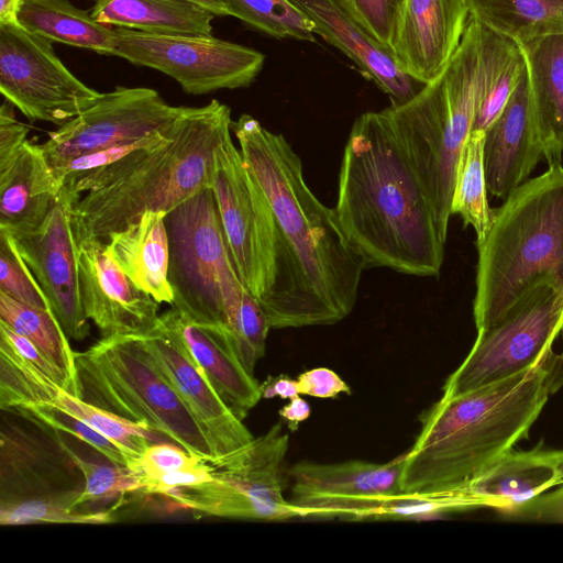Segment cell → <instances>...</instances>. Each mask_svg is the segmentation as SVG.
Wrapping results in <instances>:
<instances>
[{"label":"cell","mask_w":563,"mask_h":563,"mask_svg":"<svg viewBox=\"0 0 563 563\" xmlns=\"http://www.w3.org/2000/svg\"><path fill=\"white\" fill-rule=\"evenodd\" d=\"M69 454L81 471L85 481L84 488L75 501L76 507L144 489V476L128 465H101L87 462L73 452Z\"/></svg>","instance_id":"cell-35"},{"label":"cell","mask_w":563,"mask_h":563,"mask_svg":"<svg viewBox=\"0 0 563 563\" xmlns=\"http://www.w3.org/2000/svg\"><path fill=\"white\" fill-rule=\"evenodd\" d=\"M465 0H404L393 54L422 84L435 79L457 49L470 21Z\"/></svg>","instance_id":"cell-20"},{"label":"cell","mask_w":563,"mask_h":563,"mask_svg":"<svg viewBox=\"0 0 563 563\" xmlns=\"http://www.w3.org/2000/svg\"><path fill=\"white\" fill-rule=\"evenodd\" d=\"M503 35L470 18L443 71L409 101L385 110L445 243L457 161L473 131Z\"/></svg>","instance_id":"cell-5"},{"label":"cell","mask_w":563,"mask_h":563,"mask_svg":"<svg viewBox=\"0 0 563 563\" xmlns=\"http://www.w3.org/2000/svg\"><path fill=\"white\" fill-rule=\"evenodd\" d=\"M140 335L158 369L205 431L216 461L238 452L254 439L243 420L219 397L181 342L158 318Z\"/></svg>","instance_id":"cell-18"},{"label":"cell","mask_w":563,"mask_h":563,"mask_svg":"<svg viewBox=\"0 0 563 563\" xmlns=\"http://www.w3.org/2000/svg\"><path fill=\"white\" fill-rule=\"evenodd\" d=\"M202 8L209 10L211 13L218 16H231L227 7L219 0H190Z\"/></svg>","instance_id":"cell-50"},{"label":"cell","mask_w":563,"mask_h":563,"mask_svg":"<svg viewBox=\"0 0 563 563\" xmlns=\"http://www.w3.org/2000/svg\"><path fill=\"white\" fill-rule=\"evenodd\" d=\"M542 158L526 66L504 110L485 131L484 165L488 192L505 200L529 179Z\"/></svg>","instance_id":"cell-21"},{"label":"cell","mask_w":563,"mask_h":563,"mask_svg":"<svg viewBox=\"0 0 563 563\" xmlns=\"http://www.w3.org/2000/svg\"><path fill=\"white\" fill-rule=\"evenodd\" d=\"M404 463L405 453L383 464L300 461L287 471L291 479L289 501L305 516L376 517L385 505L401 496Z\"/></svg>","instance_id":"cell-15"},{"label":"cell","mask_w":563,"mask_h":563,"mask_svg":"<svg viewBox=\"0 0 563 563\" xmlns=\"http://www.w3.org/2000/svg\"><path fill=\"white\" fill-rule=\"evenodd\" d=\"M0 321L29 339L79 387L75 352L68 342L69 338L51 310L20 302L0 291Z\"/></svg>","instance_id":"cell-32"},{"label":"cell","mask_w":563,"mask_h":563,"mask_svg":"<svg viewBox=\"0 0 563 563\" xmlns=\"http://www.w3.org/2000/svg\"><path fill=\"white\" fill-rule=\"evenodd\" d=\"M240 152L264 192L277 230L272 287L261 307L271 329L334 324L353 310L366 265L333 209L307 186L286 139L250 114L232 122Z\"/></svg>","instance_id":"cell-1"},{"label":"cell","mask_w":563,"mask_h":563,"mask_svg":"<svg viewBox=\"0 0 563 563\" xmlns=\"http://www.w3.org/2000/svg\"><path fill=\"white\" fill-rule=\"evenodd\" d=\"M530 84L537 136L548 165L563 156V33L518 44Z\"/></svg>","instance_id":"cell-25"},{"label":"cell","mask_w":563,"mask_h":563,"mask_svg":"<svg viewBox=\"0 0 563 563\" xmlns=\"http://www.w3.org/2000/svg\"><path fill=\"white\" fill-rule=\"evenodd\" d=\"M173 124L166 130L144 139L124 142L111 147L98 150L74 157L65 164L53 168L54 174L58 179L60 187H64L111 164L117 163L118 161L124 158L135 151L158 145L169 136Z\"/></svg>","instance_id":"cell-37"},{"label":"cell","mask_w":563,"mask_h":563,"mask_svg":"<svg viewBox=\"0 0 563 563\" xmlns=\"http://www.w3.org/2000/svg\"><path fill=\"white\" fill-rule=\"evenodd\" d=\"M165 224L170 307L225 335L247 290L232 262L212 189H202L166 213Z\"/></svg>","instance_id":"cell-8"},{"label":"cell","mask_w":563,"mask_h":563,"mask_svg":"<svg viewBox=\"0 0 563 563\" xmlns=\"http://www.w3.org/2000/svg\"><path fill=\"white\" fill-rule=\"evenodd\" d=\"M158 319L181 342L223 402L243 420L262 398V388L224 338L174 308L159 314Z\"/></svg>","instance_id":"cell-23"},{"label":"cell","mask_w":563,"mask_h":563,"mask_svg":"<svg viewBox=\"0 0 563 563\" xmlns=\"http://www.w3.org/2000/svg\"><path fill=\"white\" fill-rule=\"evenodd\" d=\"M211 189L238 276L261 305L273 284L277 230L269 203L231 135L214 151Z\"/></svg>","instance_id":"cell-11"},{"label":"cell","mask_w":563,"mask_h":563,"mask_svg":"<svg viewBox=\"0 0 563 563\" xmlns=\"http://www.w3.org/2000/svg\"><path fill=\"white\" fill-rule=\"evenodd\" d=\"M289 435L276 422L238 452L212 462V479L164 495L199 516L282 520L305 517L283 495Z\"/></svg>","instance_id":"cell-9"},{"label":"cell","mask_w":563,"mask_h":563,"mask_svg":"<svg viewBox=\"0 0 563 563\" xmlns=\"http://www.w3.org/2000/svg\"><path fill=\"white\" fill-rule=\"evenodd\" d=\"M183 110L184 106L167 103L155 89L118 86L48 132L47 140L38 145L55 168L74 157L164 131Z\"/></svg>","instance_id":"cell-14"},{"label":"cell","mask_w":563,"mask_h":563,"mask_svg":"<svg viewBox=\"0 0 563 563\" xmlns=\"http://www.w3.org/2000/svg\"><path fill=\"white\" fill-rule=\"evenodd\" d=\"M520 520L563 523V484L505 514Z\"/></svg>","instance_id":"cell-44"},{"label":"cell","mask_w":563,"mask_h":563,"mask_svg":"<svg viewBox=\"0 0 563 563\" xmlns=\"http://www.w3.org/2000/svg\"><path fill=\"white\" fill-rule=\"evenodd\" d=\"M114 56L158 70L194 96L246 88L265 62L261 52L214 36L163 35L124 27H114Z\"/></svg>","instance_id":"cell-12"},{"label":"cell","mask_w":563,"mask_h":563,"mask_svg":"<svg viewBox=\"0 0 563 563\" xmlns=\"http://www.w3.org/2000/svg\"><path fill=\"white\" fill-rule=\"evenodd\" d=\"M165 212L145 211L107 239L119 267L144 292L159 303H173L168 283L169 240Z\"/></svg>","instance_id":"cell-26"},{"label":"cell","mask_w":563,"mask_h":563,"mask_svg":"<svg viewBox=\"0 0 563 563\" xmlns=\"http://www.w3.org/2000/svg\"><path fill=\"white\" fill-rule=\"evenodd\" d=\"M20 411L30 413L55 430L73 434L96 449L113 464L129 465L126 456L112 441L85 422L60 410L47 406H33L21 409Z\"/></svg>","instance_id":"cell-39"},{"label":"cell","mask_w":563,"mask_h":563,"mask_svg":"<svg viewBox=\"0 0 563 563\" xmlns=\"http://www.w3.org/2000/svg\"><path fill=\"white\" fill-rule=\"evenodd\" d=\"M232 122L231 109L217 99L184 107L164 142L62 187L75 239L107 241L145 211L168 213L211 188L214 151Z\"/></svg>","instance_id":"cell-3"},{"label":"cell","mask_w":563,"mask_h":563,"mask_svg":"<svg viewBox=\"0 0 563 563\" xmlns=\"http://www.w3.org/2000/svg\"><path fill=\"white\" fill-rule=\"evenodd\" d=\"M288 1L313 23L316 34L347 56L389 97L391 106L409 101L424 86L407 75L393 51L369 37L335 0Z\"/></svg>","instance_id":"cell-22"},{"label":"cell","mask_w":563,"mask_h":563,"mask_svg":"<svg viewBox=\"0 0 563 563\" xmlns=\"http://www.w3.org/2000/svg\"><path fill=\"white\" fill-rule=\"evenodd\" d=\"M245 26L275 38L314 42L313 23L288 0H219Z\"/></svg>","instance_id":"cell-33"},{"label":"cell","mask_w":563,"mask_h":563,"mask_svg":"<svg viewBox=\"0 0 563 563\" xmlns=\"http://www.w3.org/2000/svg\"><path fill=\"white\" fill-rule=\"evenodd\" d=\"M14 241L66 335L75 341L85 340L90 324L80 299L68 206L59 198L38 229Z\"/></svg>","instance_id":"cell-17"},{"label":"cell","mask_w":563,"mask_h":563,"mask_svg":"<svg viewBox=\"0 0 563 563\" xmlns=\"http://www.w3.org/2000/svg\"><path fill=\"white\" fill-rule=\"evenodd\" d=\"M60 189L40 145L26 141L13 164L0 173V231L19 238L38 229Z\"/></svg>","instance_id":"cell-24"},{"label":"cell","mask_w":563,"mask_h":563,"mask_svg":"<svg viewBox=\"0 0 563 563\" xmlns=\"http://www.w3.org/2000/svg\"><path fill=\"white\" fill-rule=\"evenodd\" d=\"M23 376L22 409L47 406L85 422L112 441L130 467L157 440L156 432L68 393L36 367H26Z\"/></svg>","instance_id":"cell-27"},{"label":"cell","mask_w":563,"mask_h":563,"mask_svg":"<svg viewBox=\"0 0 563 563\" xmlns=\"http://www.w3.org/2000/svg\"><path fill=\"white\" fill-rule=\"evenodd\" d=\"M21 4L22 0H0V24H19Z\"/></svg>","instance_id":"cell-48"},{"label":"cell","mask_w":563,"mask_h":563,"mask_svg":"<svg viewBox=\"0 0 563 563\" xmlns=\"http://www.w3.org/2000/svg\"><path fill=\"white\" fill-rule=\"evenodd\" d=\"M333 211L366 268L439 275L445 243L385 110L362 113L354 121Z\"/></svg>","instance_id":"cell-2"},{"label":"cell","mask_w":563,"mask_h":563,"mask_svg":"<svg viewBox=\"0 0 563 563\" xmlns=\"http://www.w3.org/2000/svg\"><path fill=\"white\" fill-rule=\"evenodd\" d=\"M563 484V449L540 441L530 450L507 451L470 482L441 496L454 510L492 508L507 514Z\"/></svg>","instance_id":"cell-19"},{"label":"cell","mask_w":563,"mask_h":563,"mask_svg":"<svg viewBox=\"0 0 563 563\" xmlns=\"http://www.w3.org/2000/svg\"><path fill=\"white\" fill-rule=\"evenodd\" d=\"M0 338L5 340L23 360L35 366L68 393L80 397L79 387L63 369L54 365L29 339L16 333L2 321H0Z\"/></svg>","instance_id":"cell-41"},{"label":"cell","mask_w":563,"mask_h":563,"mask_svg":"<svg viewBox=\"0 0 563 563\" xmlns=\"http://www.w3.org/2000/svg\"><path fill=\"white\" fill-rule=\"evenodd\" d=\"M80 493L56 497H35L5 501L0 506L2 526L29 525L40 522L54 523H110L115 519L112 511L80 512L75 501Z\"/></svg>","instance_id":"cell-34"},{"label":"cell","mask_w":563,"mask_h":563,"mask_svg":"<svg viewBox=\"0 0 563 563\" xmlns=\"http://www.w3.org/2000/svg\"><path fill=\"white\" fill-rule=\"evenodd\" d=\"M484 144V131L470 133L457 161L451 199V214H459L464 227L473 228L476 242L485 236L494 218L487 199Z\"/></svg>","instance_id":"cell-31"},{"label":"cell","mask_w":563,"mask_h":563,"mask_svg":"<svg viewBox=\"0 0 563 563\" xmlns=\"http://www.w3.org/2000/svg\"><path fill=\"white\" fill-rule=\"evenodd\" d=\"M261 388L262 397L264 398L278 396L282 399H291L300 395L297 379H291L288 376L267 377V379L261 384Z\"/></svg>","instance_id":"cell-46"},{"label":"cell","mask_w":563,"mask_h":563,"mask_svg":"<svg viewBox=\"0 0 563 563\" xmlns=\"http://www.w3.org/2000/svg\"><path fill=\"white\" fill-rule=\"evenodd\" d=\"M75 240L82 308L101 338L142 334L151 329L161 303L137 288L119 267L107 241Z\"/></svg>","instance_id":"cell-16"},{"label":"cell","mask_w":563,"mask_h":563,"mask_svg":"<svg viewBox=\"0 0 563 563\" xmlns=\"http://www.w3.org/2000/svg\"><path fill=\"white\" fill-rule=\"evenodd\" d=\"M300 395L317 398H335L340 394H351L349 385L332 369L314 367L297 377Z\"/></svg>","instance_id":"cell-45"},{"label":"cell","mask_w":563,"mask_h":563,"mask_svg":"<svg viewBox=\"0 0 563 563\" xmlns=\"http://www.w3.org/2000/svg\"><path fill=\"white\" fill-rule=\"evenodd\" d=\"M212 479V465L209 462H201L189 466L164 473L154 477H144V489L146 494L166 495L178 488L189 487L206 483Z\"/></svg>","instance_id":"cell-43"},{"label":"cell","mask_w":563,"mask_h":563,"mask_svg":"<svg viewBox=\"0 0 563 563\" xmlns=\"http://www.w3.org/2000/svg\"><path fill=\"white\" fill-rule=\"evenodd\" d=\"M278 413L286 421L287 427L291 431H296L299 423L310 416V407L303 398L297 395L289 399L288 405L284 406Z\"/></svg>","instance_id":"cell-47"},{"label":"cell","mask_w":563,"mask_h":563,"mask_svg":"<svg viewBox=\"0 0 563 563\" xmlns=\"http://www.w3.org/2000/svg\"><path fill=\"white\" fill-rule=\"evenodd\" d=\"M550 377L552 382V389L555 393L563 386V350L559 354H552L548 361Z\"/></svg>","instance_id":"cell-49"},{"label":"cell","mask_w":563,"mask_h":563,"mask_svg":"<svg viewBox=\"0 0 563 563\" xmlns=\"http://www.w3.org/2000/svg\"><path fill=\"white\" fill-rule=\"evenodd\" d=\"M563 332V283L542 282L494 325L477 331L462 364L443 385L444 397L503 380L549 360Z\"/></svg>","instance_id":"cell-10"},{"label":"cell","mask_w":563,"mask_h":563,"mask_svg":"<svg viewBox=\"0 0 563 563\" xmlns=\"http://www.w3.org/2000/svg\"><path fill=\"white\" fill-rule=\"evenodd\" d=\"M203 461L202 457L191 454L178 444L155 442L145 449L132 468L139 471L144 477H154L194 466Z\"/></svg>","instance_id":"cell-40"},{"label":"cell","mask_w":563,"mask_h":563,"mask_svg":"<svg viewBox=\"0 0 563 563\" xmlns=\"http://www.w3.org/2000/svg\"><path fill=\"white\" fill-rule=\"evenodd\" d=\"M335 1L369 37L391 49L404 0Z\"/></svg>","instance_id":"cell-38"},{"label":"cell","mask_w":563,"mask_h":563,"mask_svg":"<svg viewBox=\"0 0 563 563\" xmlns=\"http://www.w3.org/2000/svg\"><path fill=\"white\" fill-rule=\"evenodd\" d=\"M13 108L5 99L0 107V173L13 164L30 131L29 126L16 120Z\"/></svg>","instance_id":"cell-42"},{"label":"cell","mask_w":563,"mask_h":563,"mask_svg":"<svg viewBox=\"0 0 563 563\" xmlns=\"http://www.w3.org/2000/svg\"><path fill=\"white\" fill-rule=\"evenodd\" d=\"M18 22L53 42L103 55H113L115 49L114 29L98 23L69 0H22Z\"/></svg>","instance_id":"cell-29"},{"label":"cell","mask_w":563,"mask_h":563,"mask_svg":"<svg viewBox=\"0 0 563 563\" xmlns=\"http://www.w3.org/2000/svg\"><path fill=\"white\" fill-rule=\"evenodd\" d=\"M548 361L464 394L442 396L423 411L420 432L405 452L401 496L450 494L529 438L553 394Z\"/></svg>","instance_id":"cell-4"},{"label":"cell","mask_w":563,"mask_h":563,"mask_svg":"<svg viewBox=\"0 0 563 563\" xmlns=\"http://www.w3.org/2000/svg\"><path fill=\"white\" fill-rule=\"evenodd\" d=\"M52 43L20 24H0V91L30 121L60 126L90 107L101 92L79 80Z\"/></svg>","instance_id":"cell-13"},{"label":"cell","mask_w":563,"mask_h":563,"mask_svg":"<svg viewBox=\"0 0 563 563\" xmlns=\"http://www.w3.org/2000/svg\"><path fill=\"white\" fill-rule=\"evenodd\" d=\"M80 397L212 463L213 448L140 334L101 338L75 352Z\"/></svg>","instance_id":"cell-7"},{"label":"cell","mask_w":563,"mask_h":563,"mask_svg":"<svg viewBox=\"0 0 563 563\" xmlns=\"http://www.w3.org/2000/svg\"><path fill=\"white\" fill-rule=\"evenodd\" d=\"M0 291L20 302L51 310L42 288L22 258L14 238L4 231H0Z\"/></svg>","instance_id":"cell-36"},{"label":"cell","mask_w":563,"mask_h":563,"mask_svg":"<svg viewBox=\"0 0 563 563\" xmlns=\"http://www.w3.org/2000/svg\"><path fill=\"white\" fill-rule=\"evenodd\" d=\"M470 16L517 44L563 33V0H465Z\"/></svg>","instance_id":"cell-30"},{"label":"cell","mask_w":563,"mask_h":563,"mask_svg":"<svg viewBox=\"0 0 563 563\" xmlns=\"http://www.w3.org/2000/svg\"><path fill=\"white\" fill-rule=\"evenodd\" d=\"M473 316L477 331L501 320L538 284L563 283V165L527 179L476 242Z\"/></svg>","instance_id":"cell-6"},{"label":"cell","mask_w":563,"mask_h":563,"mask_svg":"<svg viewBox=\"0 0 563 563\" xmlns=\"http://www.w3.org/2000/svg\"><path fill=\"white\" fill-rule=\"evenodd\" d=\"M91 16L106 26L163 35H212L214 14L190 0H95Z\"/></svg>","instance_id":"cell-28"}]
</instances>
